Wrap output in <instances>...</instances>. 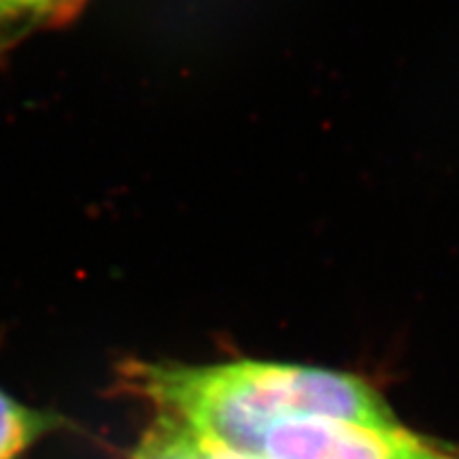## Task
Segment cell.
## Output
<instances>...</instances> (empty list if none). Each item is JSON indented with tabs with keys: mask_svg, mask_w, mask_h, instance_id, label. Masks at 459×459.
Listing matches in <instances>:
<instances>
[{
	"mask_svg": "<svg viewBox=\"0 0 459 459\" xmlns=\"http://www.w3.org/2000/svg\"><path fill=\"white\" fill-rule=\"evenodd\" d=\"M264 459H445L395 426H368L319 415H290L264 434Z\"/></svg>",
	"mask_w": 459,
	"mask_h": 459,
	"instance_id": "2",
	"label": "cell"
},
{
	"mask_svg": "<svg viewBox=\"0 0 459 459\" xmlns=\"http://www.w3.org/2000/svg\"><path fill=\"white\" fill-rule=\"evenodd\" d=\"M169 419V417H166ZM186 428V426H183ZM189 434H192L194 443H196V449H198V455L200 459H264L262 455H255V453H245V451H237L232 449V446L220 443V440L211 438V436H204V434H198L194 432V429L186 428Z\"/></svg>",
	"mask_w": 459,
	"mask_h": 459,
	"instance_id": "5",
	"label": "cell"
},
{
	"mask_svg": "<svg viewBox=\"0 0 459 459\" xmlns=\"http://www.w3.org/2000/svg\"><path fill=\"white\" fill-rule=\"evenodd\" d=\"M128 459H200V455L186 428L156 415Z\"/></svg>",
	"mask_w": 459,
	"mask_h": 459,
	"instance_id": "4",
	"label": "cell"
},
{
	"mask_svg": "<svg viewBox=\"0 0 459 459\" xmlns=\"http://www.w3.org/2000/svg\"><path fill=\"white\" fill-rule=\"evenodd\" d=\"M66 415L24 404L0 387V459H20L51 434L73 429Z\"/></svg>",
	"mask_w": 459,
	"mask_h": 459,
	"instance_id": "3",
	"label": "cell"
},
{
	"mask_svg": "<svg viewBox=\"0 0 459 459\" xmlns=\"http://www.w3.org/2000/svg\"><path fill=\"white\" fill-rule=\"evenodd\" d=\"M117 387L160 417L255 455L262 453L268 428L290 415L395 426L394 412L368 383L313 366L257 359L206 366L130 359L119 366Z\"/></svg>",
	"mask_w": 459,
	"mask_h": 459,
	"instance_id": "1",
	"label": "cell"
},
{
	"mask_svg": "<svg viewBox=\"0 0 459 459\" xmlns=\"http://www.w3.org/2000/svg\"><path fill=\"white\" fill-rule=\"evenodd\" d=\"M445 459H457V457H449V455H445Z\"/></svg>",
	"mask_w": 459,
	"mask_h": 459,
	"instance_id": "6",
	"label": "cell"
}]
</instances>
